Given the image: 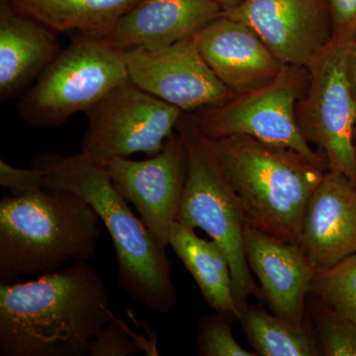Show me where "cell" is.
<instances>
[{
	"instance_id": "cell-22",
	"label": "cell",
	"mask_w": 356,
	"mask_h": 356,
	"mask_svg": "<svg viewBox=\"0 0 356 356\" xmlns=\"http://www.w3.org/2000/svg\"><path fill=\"white\" fill-rule=\"evenodd\" d=\"M312 316L320 337L323 355L356 356V323L344 317L315 296Z\"/></svg>"
},
{
	"instance_id": "cell-18",
	"label": "cell",
	"mask_w": 356,
	"mask_h": 356,
	"mask_svg": "<svg viewBox=\"0 0 356 356\" xmlns=\"http://www.w3.org/2000/svg\"><path fill=\"white\" fill-rule=\"evenodd\" d=\"M170 245L197 283L203 298L216 313L240 321L242 312L234 295L228 257L214 241L201 238L195 229L173 224Z\"/></svg>"
},
{
	"instance_id": "cell-19",
	"label": "cell",
	"mask_w": 356,
	"mask_h": 356,
	"mask_svg": "<svg viewBox=\"0 0 356 356\" xmlns=\"http://www.w3.org/2000/svg\"><path fill=\"white\" fill-rule=\"evenodd\" d=\"M140 0H10L19 13L57 33L105 37Z\"/></svg>"
},
{
	"instance_id": "cell-26",
	"label": "cell",
	"mask_w": 356,
	"mask_h": 356,
	"mask_svg": "<svg viewBox=\"0 0 356 356\" xmlns=\"http://www.w3.org/2000/svg\"><path fill=\"white\" fill-rule=\"evenodd\" d=\"M331 6L334 38L353 41L356 38V0H329Z\"/></svg>"
},
{
	"instance_id": "cell-24",
	"label": "cell",
	"mask_w": 356,
	"mask_h": 356,
	"mask_svg": "<svg viewBox=\"0 0 356 356\" xmlns=\"http://www.w3.org/2000/svg\"><path fill=\"white\" fill-rule=\"evenodd\" d=\"M144 337L138 336L125 322L114 316L108 324L95 337L89 350L90 356H128L140 355H158L156 346L147 344Z\"/></svg>"
},
{
	"instance_id": "cell-9",
	"label": "cell",
	"mask_w": 356,
	"mask_h": 356,
	"mask_svg": "<svg viewBox=\"0 0 356 356\" xmlns=\"http://www.w3.org/2000/svg\"><path fill=\"white\" fill-rule=\"evenodd\" d=\"M81 154L104 165L134 154H159L184 112L126 81L89 109Z\"/></svg>"
},
{
	"instance_id": "cell-27",
	"label": "cell",
	"mask_w": 356,
	"mask_h": 356,
	"mask_svg": "<svg viewBox=\"0 0 356 356\" xmlns=\"http://www.w3.org/2000/svg\"><path fill=\"white\" fill-rule=\"evenodd\" d=\"M348 76L356 102V38L351 42L348 57ZM356 143V128H355Z\"/></svg>"
},
{
	"instance_id": "cell-5",
	"label": "cell",
	"mask_w": 356,
	"mask_h": 356,
	"mask_svg": "<svg viewBox=\"0 0 356 356\" xmlns=\"http://www.w3.org/2000/svg\"><path fill=\"white\" fill-rule=\"evenodd\" d=\"M177 130L186 149V178L177 222L203 229L224 250L231 264L236 303L243 314L250 296L262 297L245 255V218L235 192L191 116L184 114Z\"/></svg>"
},
{
	"instance_id": "cell-7",
	"label": "cell",
	"mask_w": 356,
	"mask_h": 356,
	"mask_svg": "<svg viewBox=\"0 0 356 356\" xmlns=\"http://www.w3.org/2000/svg\"><path fill=\"white\" fill-rule=\"evenodd\" d=\"M308 81L307 67L287 65L266 86L198 110L191 118L196 128L210 139L247 136L287 147L329 170L327 159L309 144L297 119V105L306 92Z\"/></svg>"
},
{
	"instance_id": "cell-10",
	"label": "cell",
	"mask_w": 356,
	"mask_h": 356,
	"mask_svg": "<svg viewBox=\"0 0 356 356\" xmlns=\"http://www.w3.org/2000/svg\"><path fill=\"white\" fill-rule=\"evenodd\" d=\"M124 53L130 81L181 111H198L236 96L204 60L193 35Z\"/></svg>"
},
{
	"instance_id": "cell-14",
	"label": "cell",
	"mask_w": 356,
	"mask_h": 356,
	"mask_svg": "<svg viewBox=\"0 0 356 356\" xmlns=\"http://www.w3.org/2000/svg\"><path fill=\"white\" fill-rule=\"evenodd\" d=\"M243 240L248 266L274 315L303 325L307 295L317 274L303 248L248 225Z\"/></svg>"
},
{
	"instance_id": "cell-28",
	"label": "cell",
	"mask_w": 356,
	"mask_h": 356,
	"mask_svg": "<svg viewBox=\"0 0 356 356\" xmlns=\"http://www.w3.org/2000/svg\"><path fill=\"white\" fill-rule=\"evenodd\" d=\"M212 1L221 7L222 13H224V11L232 10V9L240 6L245 0H212Z\"/></svg>"
},
{
	"instance_id": "cell-15",
	"label": "cell",
	"mask_w": 356,
	"mask_h": 356,
	"mask_svg": "<svg viewBox=\"0 0 356 356\" xmlns=\"http://www.w3.org/2000/svg\"><path fill=\"white\" fill-rule=\"evenodd\" d=\"M300 247L316 273L356 252V185L327 170L312 194L302 222Z\"/></svg>"
},
{
	"instance_id": "cell-6",
	"label": "cell",
	"mask_w": 356,
	"mask_h": 356,
	"mask_svg": "<svg viewBox=\"0 0 356 356\" xmlns=\"http://www.w3.org/2000/svg\"><path fill=\"white\" fill-rule=\"evenodd\" d=\"M129 79L124 51L104 37L79 34L23 96L21 118L31 125L55 127L88 112Z\"/></svg>"
},
{
	"instance_id": "cell-8",
	"label": "cell",
	"mask_w": 356,
	"mask_h": 356,
	"mask_svg": "<svg viewBox=\"0 0 356 356\" xmlns=\"http://www.w3.org/2000/svg\"><path fill=\"white\" fill-rule=\"evenodd\" d=\"M353 41L332 40L307 65L308 86L297 119L309 144L322 149L329 170L356 185V102L348 76Z\"/></svg>"
},
{
	"instance_id": "cell-11",
	"label": "cell",
	"mask_w": 356,
	"mask_h": 356,
	"mask_svg": "<svg viewBox=\"0 0 356 356\" xmlns=\"http://www.w3.org/2000/svg\"><path fill=\"white\" fill-rule=\"evenodd\" d=\"M102 165L159 245L163 248L170 245L186 178V149L181 134L177 130L159 154L144 161L114 158Z\"/></svg>"
},
{
	"instance_id": "cell-1",
	"label": "cell",
	"mask_w": 356,
	"mask_h": 356,
	"mask_svg": "<svg viewBox=\"0 0 356 356\" xmlns=\"http://www.w3.org/2000/svg\"><path fill=\"white\" fill-rule=\"evenodd\" d=\"M115 314L104 281L86 261L0 285L4 356H86Z\"/></svg>"
},
{
	"instance_id": "cell-25",
	"label": "cell",
	"mask_w": 356,
	"mask_h": 356,
	"mask_svg": "<svg viewBox=\"0 0 356 356\" xmlns=\"http://www.w3.org/2000/svg\"><path fill=\"white\" fill-rule=\"evenodd\" d=\"M0 185L8 189L10 195L23 196L46 187V175L43 170L37 166L16 168L1 159Z\"/></svg>"
},
{
	"instance_id": "cell-17",
	"label": "cell",
	"mask_w": 356,
	"mask_h": 356,
	"mask_svg": "<svg viewBox=\"0 0 356 356\" xmlns=\"http://www.w3.org/2000/svg\"><path fill=\"white\" fill-rule=\"evenodd\" d=\"M57 32L0 2V97L7 100L36 81L60 51Z\"/></svg>"
},
{
	"instance_id": "cell-13",
	"label": "cell",
	"mask_w": 356,
	"mask_h": 356,
	"mask_svg": "<svg viewBox=\"0 0 356 356\" xmlns=\"http://www.w3.org/2000/svg\"><path fill=\"white\" fill-rule=\"evenodd\" d=\"M193 37L204 60L235 95L271 83L287 65L250 26L222 14Z\"/></svg>"
},
{
	"instance_id": "cell-20",
	"label": "cell",
	"mask_w": 356,
	"mask_h": 356,
	"mask_svg": "<svg viewBox=\"0 0 356 356\" xmlns=\"http://www.w3.org/2000/svg\"><path fill=\"white\" fill-rule=\"evenodd\" d=\"M248 341L257 355L317 356V343L306 325H297L259 308H250L241 318Z\"/></svg>"
},
{
	"instance_id": "cell-23",
	"label": "cell",
	"mask_w": 356,
	"mask_h": 356,
	"mask_svg": "<svg viewBox=\"0 0 356 356\" xmlns=\"http://www.w3.org/2000/svg\"><path fill=\"white\" fill-rule=\"evenodd\" d=\"M234 318L224 314L204 316L199 323L196 344L198 355L202 356H257L243 348L232 332Z\"/></svg>"
},
{
	"instance_id": "cell-3",
	"label": "cell",
	"mask_w": 356,
	"mask_h": 356,
	"mask_svg": "<svg viewBox=\"0 0 356 356\" xmlns=\"http://www.w3.org/2000/svg\"><path fill=\"white\" fill-rule=\"evenodd\" d=\"M203 137L235 192L245 224L299 245L307 205L329 170L247 136Z\"/></svg>"
},
{
	"instance_id": "cell-4",
	"label": "cell",
	"mask_w": 356,
	"mask_h": 356,
	"mask_svg": "<svg viewBox=\"0 0 356 356\" xmlns=\"http://www.w3.org/2000/svg\"><path fill=\"white\" fill-rule=\"evenodd\" d=\"M97 213L81 196L43 187L0 200V280L47 274L95 257L102 235Z\"/></svg>"
},
{
	"instance_id": "cell-21",
	"label": "cell",
	"mask_w": 356,
	"mask_h": 356,
	"mask_svg": "<svg viewBox=\"0 0 356 356\" xmlns=\"http://www.w3.org/2000/svg\"><path fill=\"white\" fill-rule=\"evenodd\" d=\"M311 294L356 323V252L316 274Z\"/></svg>"
},
{
	"instance_id": "cell-12",
	"label": "cell",
	"mask_w": 356,
	"mask_h": 356,
	"mask_svg": "<svg viewBox=\"0 0 356 356\" xmlns=\"http://www.w3.org/2000/svg\"><path fill=\"white\" fill-rule=\"evenodd\" d=\"M222 15L243 21L284 63L306 67L334 38L329 0H245Z\"/></svg>"
},
{
	"instance_id": "cell-2",
	"label": "cell",
	"mask_w": 356,
	"mask_h": 356,
	"mask_svg": "<svg viewBox=\"0 0 356 356\" xmlns=\"http://www.w3.org/2000/svg\"><path fill=\"white\" fill-rule=\"evenodd\" d=\"M31 165L44 170L46 187L74 192L97 213L113 242L122 289L149 310L170 313L177 294L165 248L134 214L104 166L81 153L42 154Z\"/></svg>"
},
{
	"instance_id": "cell-16",
	"label": "cell",
	"mask_w": 356,
	"mask_h": 356,
	"mask_svg": "<svg viewBox=\"0 0 356 356\" xmlns=\"http://www.w3.org/2000/svg\"><path fill=\"white\" fill-rule=\"evenodd\" d=\"M222 13L212 0H140L104 38L124 51L165 46L191 36Z\"/></svg>"
}]
</instances>
